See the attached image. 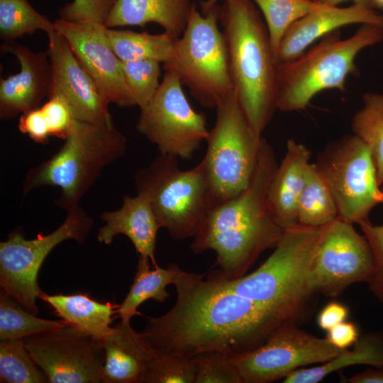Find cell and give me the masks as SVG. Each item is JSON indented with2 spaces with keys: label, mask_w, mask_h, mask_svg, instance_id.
<instances>
[{
  "label": "cell",
  "mask_w": 383,
  "mask_h": 383,
  "mask_svg": "<svg viewBox=\"0 0 383 383\" xmlns=\"http://www.w3.org/2000/svg\"><path fill=\"white\" fill-rule=\"evenodd\" d=\"M51 67L48 98L57 96L70 107L74 119L113 124L109 102L80 65L68 43L55 28L47 33Z\"/></svg>",
  "instance_id": "e0dca14e"
},
{
  "label": "cell",
  "mask_w": 383,
  "mask_h": 383,
  "mask_svg": "<svg viewBox=\"0 0 383 383\" xmlns=\"http://www.w3.org/2000/svg\"><path fill=\"white\" fill-rule=\"evenodd\" d=\"M118 0H73L59 10L60 18L105 24Z\"/></svg>",
  "instance_id": "8d00e7d4"
},
{
  "label": "cell",
  "mask_w": 383,
  "mask_h": 383,
  "mask_svg": "<svg viewBox=\"0 0 383 383\" xmlns=\"http://www.w3.org/2000/svg\"><path fill=\"white\" fill-rule=\"evenodd\" d=\"M312 1L320 4L331 6H336L338 4L343 1H353V4H364V5L370 6L369 0H312Z\"/></svg>",
  "instance_id": "ee69618b"
},
{
  "label": "cell",
  "mask_w": 383,
  "mask_h": 383,
  "mask_svg": "<svg viewBox=\"0 0 383 383\" xmlns=\"http://www.w3.org/2000/svg\"><path fill=\"white\" fill-rule=\"evenodd\" d=\"M311 152L293 139L287 142V151L270 182L267 204L276 223L286 230L298 224V203L309 165Z\"/></svg>",
  "instance_id": "7402d4cb"
},
{
  "label": "cell",
  "mask_w": 383,
  "mask_h": 383,
  "mask_svg": "<svg viewBox=\"0 0 383 383\" xmlns=\"http://www.w3.org/2000/svg\"><path fill=\"white\" fill-rule=\"evenodd\" d=\"M111 48L121 61L155 60L163 65L172 58L178 38L164 32L150 34L106 27Z\"/></svg>",
  "instance_id": "4316f807"
},
{
  "label": "cell",
  "mask_w": 383,
  "mask_h": 383,
  "mask_svg": "<svg viewBox=\"0 0 383 383\" xmlns=\"http://www.w3.org/2000/svg\"><path fill=\"white\" fill-rule=\"evenodd\" d=\"M324 228L297 224L286 229L271 255L247 275L229 279L214 272L227 288L293 323L314 294L309 273Z\"/></svg>",
  "instance_id": "277c9868"
},
{
  "label": "cell",
  "mask_w": 383,
  "mask_h": 383,
  "mask_svg": "<svg viewBox=\"0 0 383 383\" xmlns=\"http://www.w3.org/2000/svg\"><path fill=\"white\" fill-rule=\"evenodd\" d=\"M382 189H381L382 194V204H383V184H382Z\"/></svg>",
  "instance_id": "7dc6e473"
},
{
  "label": "cell",
  "mask_w": 383,
  "mask_h": 383,
  "mask_svg": "<svg viewBox=\"0 0 383 383\" xmlns=\"http://www.w3.org/2000/svg\"><path fill=\"white\" fill-rule=\"evenodd\" d=\"M252 1L263 14L276 57L281 40L289 28L301 17L323 6L312 0H252Z\"/></svg>",
  "instance_id": "1f68e13d"
},
{
  "label": "cell",
  "mask_w": 383,
  "mask_h": 383,
  "mask_svg": "<svg viewBox=\"0 0 383 383\" xmlns=\"http://www.w3.org/2000/svg\"><path fill=\"white\" fill-rule=\"evenodd\" d=\"M354 135L370 148L377 170V182L383 184V93L367 92L362 106L351 121Z\"/></svg>",
  "instance_id": "f1b7e54d"
},
{
  "label": "cell",
  "mask_w": 383,
  "mask_h": 383,
  "mask_svg": "<svg viewBox=\"0 0 383 383\" xmlns=\"http://www.w3.org/2000/svg\"><path fill=\"white\" fill-rule=\"evenodd\" d=\"M195 6L193 0H118L104 26L144 27L155 23L179 38Z\"/></svg>",
  "instance_id": "603a6c76"
},
{
  "label": "cell",
  "mask_w": 383,
  "mask_h": 383,
  "mask_svg": "<svg viewBox=\"0 0 383 383\" xmlns=\"http://www.w3.org/2000/svg\"><path fill=\"white\" fill-rule=\"evenodd\" d=\"M383 367V340L378 335L367 334L358 339L353 350H343L321 365L298 369L289 374L284 383H317L333 372L354 365Z\"/></svg>",
  "instance_id": "484cf974"
},
{
  "label": "cell",
  "mask_w": 383,
  "mask_h": 383,
  "mask_svg": "<svg viewBox=\"0 0 383 383\" xmlns=\"http://www.w3.org/2000/svg\"><path fill=\"white\" fill-rule=\"evenodd\" d=\"M218 23V4L205 13L195 6L172 58L163 65L207 109L216 108L233 91L226 44Z\"/></svg>",
  "instance_id": "9c48e42d"
},
{
  "label": "cell",
  "mask_w": 383,
  "mask_h": 383,
  "mask_svg": "<svg viewBox=\"0 0 383 383\" xmlns=\"http://www.w3.org/2000/svg\"><path fill=\"white\" fill-rule=\"evenodd\" d=\"M126 84L135 101L140 109L153 97L160 84L161 62L155 60L121 61Z\"/></svg>",
  "instance_id": "836d02e7"
},
{
  "label": "cell",
  "mask_w": 383,
  "mask_h": 383,
  "mask_svg": "<svg viewBox=\"0 0 383 383\" xmlns=\"http://www.w3.org/2000/svg\"><path fill=\"white\" fill-rule=\"evenodd\" d=\"M372 248L376 270L368 284L370 291L383 302V225L374 226L369 220L359 224Z\"/></svg>",
  "instance_id": "74e56055"
},
{
  "label": "cell",
  "mask_w": 383,
  "mask_h": 383,
  "mask_svg": "<svg viewBox=\"0 0 383 383\" xmlns=\"http://www.w3.org/2000/svg\"><path fill=\"white\" fill-rule=\"evenodd\" d=\"M326 339L335 347L345 350L358 340V328L353 322L343 321L327 331Z\"/></svg>",
  "instance_id": "60d3db41"
},
{
  "label": "cell",
  "mask_w": 383,
  "mask_h": 383,
  "mask_svg": "<svg viewBox=\"0 0 383 383\" xmlns=\"http://www.w3.org/2000/svg\"><path fill=\"white\" fill-rule=\"evenodd\" d=\"M176 302L158 317L148 318L141 334L157 354L194 357L220 352L237 356L262 345L279 326L276 313L235 293L214 270L206 278L179 266Z\"/></svg>",
  "instance_id": "6da1fadb"
},
{
  "label": "cell",
  "mask_w": 383,
  "mask_h": 383,
  "mask_svg": "<svg viewBox=\"0 0 383 383\" xmlns=\"http://www.w3.org/2000/svg\"><path fill=\"white\" fill-rule=\"evenodd\" d=\"M223 0H206L201 3L202 13H205Z\"/></svg>",
  "instance_id": "f6af8a7d"
},
{
  "label": "cell",
  "mask_w": 383,
  "mask_h": 383,
  "mask_svg": "<svg viewBox=\"0 0 383 383\" xmlns=\"http://www.w3.org/2000/svg\"><path fill=\"white\" fill-rule=\"evenodd\" d=\"M382 40L383 27L377 25L363 24L344 39L340 31L335 30L296 59L279 64L277 109L304 110L322 91H345L348 77L356 71L355 60L358 54Z\"/></svg>",
  "instance_id": "8992f818"
},
{
  "label": "cell",
  "mask_w": 383,
  "mask_h": 383,
  "mask_svg": "<svg viewBox=\"0 0 383 383\" xmlns=\"http://www.w3.org/2000/svg\"><path fill=\"white\" fill-rule=\"evenodd\" d=\"M126 148V138L113 123L74 119L60 150L28 170L23 184V194L40 187H58L60 194L55 204L70 210L79 206L102 170L124 155Z\"/></svg>",
  "instance_id": "5b68a950"
},
{
  "label": "cell",
  "mask_w": 383,
  "mask_h": 383,
  "mask_svg": "<svg viewBox=\"0 0 383 383\" xmlns=\"http://www.w3.org/2000/svg\"><path fill=\"white\" fill-rule=\"evenodd\" d=\"M1 51L20 65L18 73L0 79V118L5 121L41 106L49 96L51 67L47 51L35 52L16 41L3 43Z\"/></svg>",
  "instance_id": "ac0fdd59"
},
{
  "label": "cell",
  "mask_w": 383,
  "mask_h": 383,
  "mask_svg": "<svg viewBox=\"0 0 383 383\" xmlns=\"http://www.w3.org/2000/svg\"><path fill=\"white\" fill-rule=\"evenodd\" d=\"M54 26L109 103L121 108L136 106L124 77L121 60L111 47L104 24L60 18Z\"/></svg>",
  "instance_id": "2e32d148"
},
{
  "label": "cell",
  "mask_w": 383,
  "mask_h": 383,
  "mask_svg": "<svg viewBox=\"0 0 383 383\" xmlns=\"http://www.w3.org/2000/svg\"><path fill=\"white\" fill-rule=\"evenodd\" d=\"M375 270L370 245L353 223L338 217L325 226L309 273L314 294L338 296L354 283L369 284Z\"/></svg>",
  "instance_id": "4fadbf2b"
},
{
  "label": "cell",
  "mask_w": 383,
  "mask_h": 383,
  "mask_svg": "<svg viewBox=\"0 0 383 383\" xmlns=\"http://www.w3.org/2000/svg\"><path fill=\"white\" fill-rule=\"evenodd\" d=\"M138 194L150 202L160 228L177 240L194 238L213 204L199 164L179 168L177 157L161 154L135 175Z\"/></svg>",
  "instance_id": "52a82bcc"
},
{
  "label": "cell",
  "mask_w": 383,
  "mask_h": 383,
  "mask_svg": "<svg viewBox=\"0 0 383 383\" xmlns=\"http://www.w3.org/2000/svg\"><path fill=\"white\" fill-rule=\"evenodd\" d=\"M50 383L102 382L101 342L67 323L22 339Z\"/></svg>",
  "instance_id": "9a60e30c"
},
{
  "label": "cell",
  "mask_w": 383,
  "mask_h": 383,
  "mask_svg": "<svg viewBox=\"0 0 383 383\" xmlns=\"http://www.w3.org/2000/svg\"><path fill=\"white\" fill-rule=\"evenodd\" d=\"M273 148L262 138L257 165L248 187L209 212L191 250L197 254L212 250L222 274L243 275L265 250L274 248L284 232L270 213L268 189L277 167Z\"/></svg>",
  "instance_id": "7a4b0ae2"
},
{
  "label": "cell",
  "mask_w": 383,
  "mask_h": 383,
  "mask_svg": "<svg viewBox=\"0 0 383 383\" xmlns=\"http://www.w3.org/2000/svg\"><path fill=\"white\" fill-rule=\"evenodd\" d=\"M218 21L226 44L233 91L259 134L277 108L279 63L269 33L252 0H223Z\"/></svg>",
  "instance_id": "3957f363"
},
{
  "label": "cell",
  "mask_w": 383,
  "mask_h": 383,
  "mask_svg": "<svg viewBox=\"0 0 383 383\" xmlns=\"http://www.w3.org/2000/svg\"><path fill=\"white\" fill-rule=\"evenodd\" d=\"M194 357L173 354H157L150 361L142 383H194Z\"/></svg>",
  "instance_id": "e575fe53"
},
{
  "label": "cell",
  "mask_w": 383,
  "mask_h": 383,
  "mask_svg": "<svg viewBox=\"0 0 383 383\" xmlns=\"http://www.w3.org/2000/svg\"><path fill=\"white\" fill-rule=\"evenodd\" d=\"M298 224L321 227L338 217L333 194L315 163H309L298 203Z\"/></svg>",
  "instance_id": "83f0119b"
},
{
  "label": "cell",
  "mask_w": 383,
  "mask_h": 383,
  "mask_svg": "<svg viewBox=\"0 0 383 383\" xmlns=\"http://www.w3.org/2000/svg\"><path fill=\"white\" fill-rule=\"evenodd\" d=\"M348 316V309L345 305L332 301L321 310L317 317V323L321 329L328 331L345 321Z\"/></svg>",
  "instance_id": "b9f144b4"
},
{
  "label": "cell",
  "mask_w": 383,
  "mask_h": 383,
  "mask_svg": "<svg viewBox=\"0 0 383 383\" xmlns=\"http://www.w3.org/2000/svg\"><path fill=\"white\" fill-rule=\"evenodd\" d=\"M355 23L383 27V15L364 4H353L345 8L322 6L295 21L286 31L277 52L278 63L296 59L316 40Z\"/></svg>",
  "instance_id": "d6986e66"
},
{
  "label": "cell",
  "mask_w": 383,
  "mask_h": 383,
  "mask_svg": "<svg viewBox=\"0 0 383 383\" xmlns=\"http://www.w3.org/2000/svg\"><path fill=\"white\" fill-rule=\"evenodd\" d=\"M64 320L52 321L35 316L11 296L0 293V339H23L65 326Z\"/></svg>",
  "instance_id": "f546056e"
},
{
  "label": "cell",
  "mask_w": 383,
  "mask_h": 383,
  "mask_svg": "<svg viewBox=\"0 0 383 383\" xmlns=\"http://www.w3.org/2000/svg\"><path fill=\"white\" fill-rule=\"evenodd\" d=\"M101 345L104 355V383H142L155 351L135 331L130 321H121L113 327Z\"/></svg>",
  "instance_id": "ffe728a7"
},
{
  "label": "cell",
  "mask_w": 383,
  "mask_h": 383,
  "mask_svg": "<svg viewBox=\"0 0 383 383\" xmlns=\"http://www.w3.org/2000/svg\"><path fill=\"white\" fill-rule=\"evenodd\" d=\"M351 383H383V367L368 369L351 377Z\"/></svg>",
  "instance_id": "7bdbcfd3"
},
{
  "label": "cell",
  "mask_w": 383,
  "mask_h": 383,
  "mask_svg": "<svg viewBox=\"0 0 383 383\" xmlns=\"http://www.w3.org/2000/svg\"><path fill=\"white\" fill-rule=\"evenodd\" d=\"M55 29L54 22L34 9L28 0H0V38L16 41L38 30L46 33Z\"/></svg>",
  "instance_id": "4dcf8cb0"
},
{
  "label": "cell",
  "mask_w": 383,
  "mask_h": 383,
  "mask_svg": "<svg viewBox=\"0 0 383 383\" xmlns=\"http://www.w3.org/2000/svg\"><path fill=\"white\" fill-rule=\"evenodd\" d=\"M182 87L176 73L165 70L156 93L140 109L135 127L161 154L190 160L209 130L204 113L192 108Z\"/></svg>",
  "instance_id": "7c38bea8"
},
{
  "label": "cell",
  "mask_w": 383,
  "mask_h": 383,
  "mask_svg": "<svg viewBox=\"0 0 383 383\" xmlns=\"http://www.w3.org/2000/svg\"><path fill=\"white\" fill-rule=\"evenodd\" d=\"M335 201L338 217L350 223L368 221L382 194L368 145L355 135L330 143L315 163Z\"/></svg>",
  "instance_id": "8fae6325"
},
{
  "label": "cell",
  "mask_w": 383,
  "mask_h": 383,
  "mask_svg": "<svg viewBox=\"0 0 383 383\" xmlns=\"http://www.w3.org/2000/svg\"><path fill=\"white\" fill-rule=\"evenodd\" d=\"M18 127L36 143H46L51 136L40 107L21 114Z\"/></svg>",
  "instance_id": "ab89813d"
},
{
  "label": "cell",
  "mask_w": 383,
  "mask_h": 383,
  "mask_svg": "<svg viewBox=\"0 0 383 383\" xmlns=\"http://www.w3.org/2000/svg\"><path fill=\"white\" fill-rule=\"evenodd\" d=\"M39 298L66 323L99 341L109 333L113 316L118 313V305L97 301L83 293L49 295L43 292Z\"/></svg>",
  "instance_id": "cb8c5ba5"
},
{
  "label": "cell",
  "mask_w": 383,
  "mask_h": 383,
  "mask_svg": "<svg viewBox=\"0 0 383 383\" xmlns=\"http://www.w3.org/2000/svg\"><path fill=\"white\" fill-rule=\"evenodd\" d=\"M196 363L194 383H243L233 356L209 352L194 357Z\"/></svg>",
  "instance_id": "d590c367"
},
{
  "label": "cell",
  "mask_w": 383,
  "mask_h": 383,
  "mask_svg": "<svg viewBox=\"0 0 383 383\" xmlns=\"http://www.w3.org/2000/svg\"><path fill=\"white\" fill-rule=\"evenodd\" d=\"M94 221L79 206L67 211L63 223L48 235L28 240L14 231L0 243L1 290L33 314L38 313L36 299L43 292L38 285L40 267L49 253L66 240L86 242Z\"/></svg>",
  "instance_id": "30bf717a"
},
{
  "label": "cell",
  "mask_w": 383,
  "mask_h": 383,
  "mask_svg": "<svg viewBox=\"0 0 383 383\" xmlns=\"http://www.w3.org/2000/svg\"><path fill=\"white\" fill-rule=\"evenodd\" d=\"M343 350L287 323L277 328L260 346L234 356L243 383L284 379L300 367L326 362Z\"/></svg>",
  "instance_id": "5bb4252c"
},
{
  "label": "cell",
  "mask_w": 383,
  "mask_h": 383,
  "mask_svg": "<svg viewBox=\"0 0 383 383\" xmlns=\"http://www.w3.org/2000/svg\"><path fill=\"white\" fill-rule=\"evenodd\" d=\"M101 218L105 224L98 230L99 243L109 245L116 235H125L139 255L149 257L152 265H157L155 250L160 226L145 196L138 193L135 196H125L119 209L104 212Z\"/></svg>",
  "instance_id": "44dd1931"
},
{
  "label": "cell",
  "mask_w": 383,
  "mask_h": 383,
  "mask_svg": "<svg viewBox=\"0 0 383 383\" xmlns=\"http://www.w3.org/2000/svg\"><path fill=\"white\" fill-rule=\"evenodd\" d=\"M0 382L45 383L48 379L35 363L22 339L0 341Z\"/></svg>",
  "instance_id": "d6a6232c"
},
{
  "label": "cell",
  "mask_w": 383,
  "mask_h": 383,
  "mask_svg": "<svg viewBox=\"0 0 383 383\" xmlns=\"http://www.w3.org/2000/svg\"><path fill=\"white\" fill-rule=\"evenodd\" d=\"M370 6L372 9H383V0H369Z\"/></svg>",
  "instance_id": "bcb514c9"
},
{
  "label": "cell",
  "mask_w": 383,
  "mask_h": 383,
  "mask_svg": "<svg viewBox=\"0 0 383 383\" xmlns=\"http://www.w3.org/2000/svg\"><path fill=\"white\" fill-rule=\"evenodd\" d=\"M149 257L139 255L137 271L129 292L118 306L121 320L131 321L138 314V308L145 301L153 299L165 302L170 296L167 287L174 284L178 265L172 263L166 268L158 265L150 267Z\"/></svg>",
  "instance_id": "d4e9b609"
},
{
  "label": "cell",
  "mask_w": 383,
  "mask_h": 383,
  "mask_svg": "<svg viewBox=\"0 0 383 383\" xmlns=\"http://www.w3.org/2000/svg\"><path fill=\"white\" fill-rule=\"evenodd\" d=\"M51 136L65 139L74 121L67 103L60 96H53L40 106Z\"/></svg>",
  "instance_id": "f35d334b"
},
{
  "label": "cell",
  "mask_w": 383,
  "mask_h": 383,
  "mask_svg": "<svg viewBox=\"0 0 383 383\" xmlns=\"http://www.w3.org/2000/svg\"><path fill=\"white\" fill-rule=\"evenodd\" d=\"M216 109V122L206 139V154L199 163L213 207L248 187L262 139L246 118L234 91Z\"/></svg>",
  "instance_id": "ba28073f"
}]
</instances>
